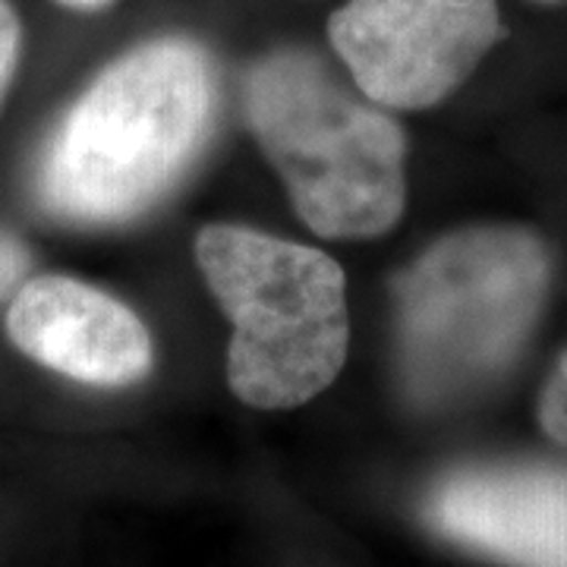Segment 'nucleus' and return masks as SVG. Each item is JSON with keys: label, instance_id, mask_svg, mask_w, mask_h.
Listing matches in <instances>:
<instances>
[{"label": "nucleus", "instance_id": "nucleus-12", "mask_svg": "<svg viewBox=\"0 0 567 567\" xmlns=\"http://www.w3.org/2000/svg\"><path fill=\"white\" fill-rule=\"evenodd\" d=\"M548 3H551V0H548Z\"/></svg>", "mask_w": 567, "mask_h": 567}, {"label": "nucleus", "instance_id": "nucleus-2", "mask_svg": "<svg viewBox=\"0 0 567 567\" xmlns=\"http://www.w3.org/2000/svg\"><path fill=\"white\" fill-rule=\"evenodd\" d=\"M244 111L309 230L328 240H375L401 221L404 133L319 54L281 48L252 63Z\"/></svg>", "mask_w": 567, "mask_h": 567}, {"label": "nucleus", "instance_id": "nucleus-6", "mask_svg": "<svg viewBox=\"0 0 567 567\" xmlns=\"http://www.w3.org/2000/svg\"><path fill=\"white\" fill-rule=\"evenodd\" d=\"M429 527L502 567H567V470L483 464L445 473L423 502Z\"/></svg>", "mask_w": 567, "mask_h": 567}, {"label": "nucleus", "instance_id": "nucleus-10", "mask_svg": "<svg viewBox=\"0 0 567 567\" xmlns=\"http://www.w3.org/2000/svg\"><path fill=\"white\" fill-rule=\"evenodd\" d=\"M22 51V22L10 0H0V107L10 92V82L17 76Z\"/></svg>", "mask_w": 567, "mask_h": 567}, {"label": "nucleus", "instance_id": "nucleus-3", "mask_svg": "<svg viewBox=\"0 0 567 567\" xmlns=\"http://www.w3.org/2000/svg\"><path fill=\"white\" fill-rule=\"evenodd\" d=\"M196 265L234 322L227 385L256 410H290L331 385L347 360L341 265L322 249L244 224H208Z\"/></svg>", "mask_w": 567, "mask_h": 567}, {"label": "nucleus", "instance_id": "nucleus-11", "mask_svg": "<svg viewBox=\"0 0 567 567\" xmlns=\"http://www.w3.org/2000/svg\"><path fill=\"white\" fill-rule=\"evenodd\" d=\"M54 3L70 7V10H102V7H107L111 0H54Z\"/></svg>", "mask_w": 567, "mask_h": 567}, {"label": "nucleus", "instance_id": "nucleus-8", "mask_svg": "<svg viewBox=\"0 0 567 567\" xmlns=\"http://www.w3.org/2000/svg\"><path fill=\"white\" fill-rule=\"evenodd\" d=\"M539 423L555 442L567 445V353L551 369L543 398H539Z\"/></svg>", "mask_w": 567, "mask_h": 567}, {"label": "nucleus", "instance_id": "nucleus-5", "mask_svg": "<svg viewBox=\"0 0 567 567\" xmlns=\"http://www.w3.org/2000/svg\"><path fill=\"white\" fill-rule=\"evenodd\" d=\"M328 39L369 102L423 111L480 66L502 17L495 0H347Z\"/></svg>", "mask_w": 567, "mask_h": 567}, {"label": "nucleus", "instance_id": "nucleus-4", "mask_svg": "<svg viewBox=\"0 0 567 567\" xmlns=\"http://www.w3.org/2000/svg\"><path fill=\"white\" fill-rule=\"evenodd\" d=\"M548 290V252L520 227H470L432 244L394 287L398 365L416 404L488 385L520 353Z\"/></svg>", "mask_w": 567, "mask_h": 567}, {"label": "nucleus", "instance_id": "nucleus-9", "mask_svg": "<svg viewBox=\"0 0 567 567\" xmlns=\"http://www.w3.org/2000/svg\"><path fill=\"white\" fill-rule=\"evenodd\" d=\"M32 271V252L17 234L0 227V303L10 300Z\"/></svg>", "mask_w": 567, "mask_h": 567}, {"label": "nucleus", "instance_id": "nucleus-7", "mask_svg": "<svg viewBox=\"0 0 567 567\" xmlns=\"http://www.w3.org/2000/svg\"><path fill=\"white\" fill-rule=\"evenodd\" d=\"M7 338L32 363L92 388L142 382L155 347L140 316L95 284L66 275L25 278L7 306Z\"/></svg>", "mask_w": 567, "mask_h": 567}, {"label": "nucleus", "instance_id": "nucleus-1", "mask_svg": "<svg viewBox=\"0 0 567 567\" xmlns=\"http://www.w3.org/2000/svg\"><path fill=\"white\" fill-rule=\"evenodd\" d=\"M218 114V73L199 41L162 35L107 63L35 167V199L54 221H136L183 181Z\"/></svg>", "mask_w": 567, "mask_h": 567}]
</instances>
